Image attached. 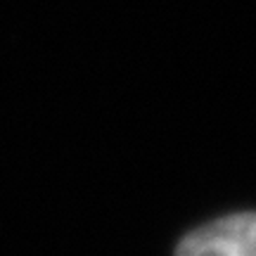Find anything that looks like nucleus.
I'll return each instance as SVG.
<instances>
[{"label": "nucleus", "mask_w": 256, "mask_h": 256, "mask_svg": "<svg viewBox=\"0 0 256 256\" xmlns=\"http://www.w3.org/2000/svg\"><path fill=\"white\" fill-rule=\"evenodd\" d=\"M176 256H256V214H235L192 230Z\"/></svg>", "instance_id": "nucleus-1"}]
</instances>
